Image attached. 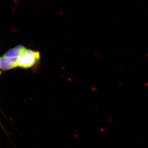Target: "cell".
Here are the masks:
<instances>
[{
    "label": "cell",
    "instance_id": "2",
    "mask_svg": "<svg viewBox=\"0 0 148 148\" xmlns=\"http://www.w3.org/2000/svg\"><path fill=\"white\" fill-rule=\"evenodd\" d=\"M18 57L16 58H6L3 57L0 58L1 69L3 71L12 70L17 67Z\"/></svg>",
    "mask_w": 148,
    "mask_h": 148
},
{
    "label": "cell",
    "instance_id": "3",
    "mask_svg": "<svg viewBox=\"0 0 148 148\" xmlns=\"http://www.w3.org/2000/svg\"><path fill=\"white\" fill-rule=\"evenodd\" d=\"M27 49L23 45H17L7 51L3 56L6 58L18 57Z\"/></svg>",
    "mask_w": 148,
    "mask_h": 148
},
{
    "label": "cell",
    "instance_id": "1",
    "mask_svg": "<svg viewBox=\"0 0 148 148\" xmlns=\"http://www.w3.org/2000/svg\"><path fill=\"white\" fill-rule=\"evenodd\" d=\"M40 60L39 51L27 49L18 57L17 66L21 69H30L36 65Z\"/></svg>",
    "mask_w": 148,
    "mask_h": 148
},
{
    "label": "cell",
    "instance_id": "4",
    "mask_svg": "<svg viewBox=\"0 0 148 148\" xmlns=\"http://www.w3.org/2000/svg\"><path fill=\"white\" fill-rule=\"evenodd\" d=\"M0 127H1V129L3 131L5 132L7 135H8L7 132L6 131L5 128L4 127V125H3L1 121V119H0Z\"/></svg>",
    "mask_w": 148,
    "mask_h": 148
},
{
    "label": "cell",
    "instance_id": "5",
    "mask_svg": "<svg viewBox=\"0 0 148 148\" xmlns=\"http://www.w3.org/2000/svg\"><path fill=\"white\" fill-rule=\"evenodd\" d=\"M0 69H1V66H0Z\"/></svg>",
    "mask_w": 148,
    "mask_h": 148
}]
</instances>
